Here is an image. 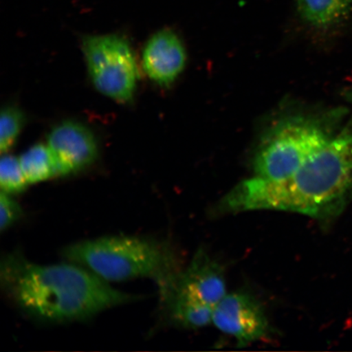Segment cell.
Returning a JSON list of instances; mask_svg holds the SVG:
<instances>
[{"label":"cell","mask_w":352,"mask_h":352,"mask_svg":"<svg viewBox=\"0 0 352 352\" xmlns=\"http://www.w3.org/2000/svg\"><path fill=\"white\" fill-rule=\"evenodd\" d=\"M352 201V112L346 109L331 135L285 182L252 177L219 202L220 213L274 210L320 220L340 217Z\"/></svg>","instance_id":"6da1fadb"},{"label":"cell","mask_w":352,"mask_h":352,"mask_svg":"<svg viewBox=\"0 0 352 352\" xmlns=\"http://www.w3.org/2000/svg\"><path fill=\"white\" fill-rule=\"evenodd\" d=\"M1 283L21 309L52 322L85 320L136 298L78 264L42 265L17 254L3 259Z\"/></svg>","instance_id":"7a4b0ae2"},{"label":"cell","mask_w":352,"mask_h":352,"mask_svg":"<svg viewBox=\"0 0 352 352\" xmlns=\"http://www.w3.org/2000/svg\"><path fill=\"white\" fill-rule=\"evenodd\" d=\"M64 256L107 283L140 277L155 280L164 298L182 272L170 246L138 236H105L78 242L65 248Z\"/></svg>","instance_id":"3957f363"},{"label":"cell","mask_w":352,"mask_h":352,"mask_svg":"<svg viewBox=\"0 0 352 352\" xmlns=\"http://www.w3.org/2000/svg\"><path fill=\"white\" fill-rule=\"evenodd\" d=\"M345 110L338 109L314 120L280 124L255 156L254 177L274 183L292 177L331 135Z\"/></svg>","instance_id":"277c9868"},{"label":"cell","mask_w":352,"mask_h":352,"mask_svg":"<svg viewBox=\"0 0 352 352\" xmlns=\"http://www.w3.org/2000/svg\"><path fill=\"white\" fill-rule=\"evenodd\" d=\"M226 294L223 267L201 249L164 300L176 323L197 329L212 323L215 307Z\"/></svg>","instance_id":"5b68a950"},{"label":"cell","mask_w":352,"mask_h":352,"mask_svg":"<svg viewBox=\"0 0 352 352\" xmlns=\"http://www.w3.org/2000/svg\"><path fill=\"white\" fill-rule=\"evenodd\" d=\"M82 48L96 90L118 103L133 98L139 72L133 50L124 36L88 35L82 39Z\"/></svg>","instance_id":"8992f818"},{"label":"cell","mask_w":352,"mask_h":352,"mask_svg":"<svg viewBox=\"0 0 352 352\" xmlns=\"http://www.w3.org/2000/svg\"><path fill=\"white\" fill-rule=\"evenodd\" d=\"M212 323L220 331L235 338L241 346L266 340L271 333L261 302L245 292L227 294L215 307Z\"/></svg>","instance_id":"52a82bcc"},{"label":"cell","mask_w":352,"mask_h":352,"mask_svg":"<svg viewBox=\"0 0 352 352\" xmlns=\"http://www.w3.org/2000/svg\"><path fill=\"white\" fill-rule=\"evenodd\" d=\"M47 145L54 158L58 175L85 169L98 157L94 134L77 122L65 121L56 126L48 135Z\"/></svg>","instance_id":"ba28073f"},{"label":"cell","mask_w":352,"mask_h":352,"mask_svg":"<svg viewBox=\"0 0 352 352\" xmlns=\"http://www.w3.org/2000/svg\"><path fill=\"white\" fill-rule=\"evenodd\" d=\"M186 64V48L173 30H158L145 43L142 54L143 69L157 85L162 87L173 85Z\"/></svg>","instance_id":"9c48e42d"},{"label":"cell","mask_w":352,"mask_h":352,"mask_svg":"<svg viewBox=\"0 0 352 352\" xmlns=\"http://www.w3.org/2000/svg\"><path fill=\"white\" fill-rule=\"evenodd\" d=\"M302 20L316 28L340 23L352 11V0H296Z\"/></svg>","instance_id":"30bf717a"},{"label":"cell","mask_w":352,"mask_h":352,"mask_svg":"<svg viewBox=\"0 0 352 352\" xmlns=\"http://www.w3.org/2000/svg\"><path fill=\"white\" fill-rule=\"evenodd\" d=\"M19 161L29 184L46 182L58 175L54 158L47 144H34L21 154Z\"/></svg>","instance_id":"8fae6325"},{"label":"cell","mask_w":352,"mask_h":352,"mask_svg":"<svg viewBox=\"0 0 352 352\" xmlns=\"http://www.w3.org/2000/svg\"><path fill=\"white\" fill-rule=\"evenodd\" d=\"M28 182L22 170L19 158L4 155L0 161V187L1 192L15 195L24 191Z\"/></svg>","instance_id":"7c38bea8"},{"label":"cell","mask_w":352,"mask_h":352,"mask_svg":"<svg viewBox=\"0 0 352 352\" xmlns=\"http://www.w3.org/2000/svg\"><path fill=\"white\" fill-rule=\"evenodd\" d=\"M24 124V116L19 108H4L0 116V151L7 153L14 145Z\"/></svg>","instance_id":"4fadbf2b"},{"label":"cell","mask_w":352,"mask_h":352,"mask_svg":"<svg viewBox=\"0 0 352 352\" xmlns=\"http://www.w3.org/2000/svg\"><path fill=\"white\" fill-rule=\"evenodd\" d=\"M22 215V209L19 202L10 195L1 192L0 195V228L1 231L8 230Z\"/></svg>","instance_id":"5bb4252c"},{"label":"cell","mask_w":352,"mask_h":352,"mask_svg":"<svg viewBox=\"0 0 352 352\" xmlns=\"http://www.w3.org/2000/svg\"><path fill=\"white\" fill-rule=\"evenodd\" d=\"M343 96H344V99L347 102L352 105V87L347 88V89L343 92Z\"/></svg>","instance_id":"9a60e30c"}]
</instances>
